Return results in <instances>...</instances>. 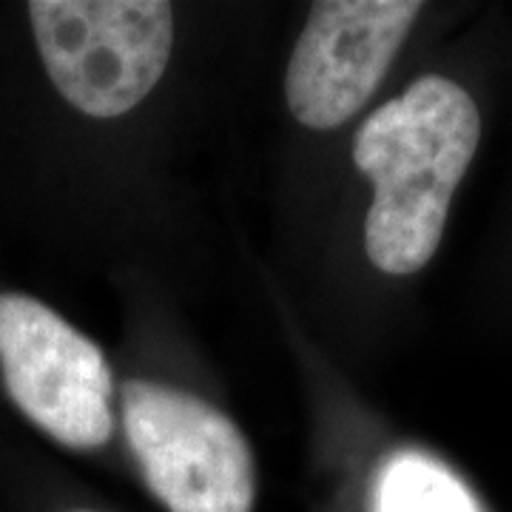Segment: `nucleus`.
I'll return each mask as SVG.
<instances>
[{"label": "nucleus", "mask_w": 512, "mask_h": 512, "mask_svg": "<svg viewBox=\"0 0 512 512\" xmlns=\"http://www.w3.org/2000/svg\"><path fill=\"white\" fill-rule=\"evenodd\" d=\"M478 140L476 100L439 74L419 77L367 117L353 143V163L373 185L365 248L379 271L416 274L436 256Z\"/></svg>", "instance_id": "1"}, {"label": "nucleus", "mask_w": 512, "mask_h": 512, "mask_svg": "<svg viewBox=\"0 0 512 512\" xmlns=\"http://www.w3.org/2000/svg\"><path fill=\"white\" fill-rule=\"evenodd\" d=\"M26 12L52 86L97 120L143 103L171 60L174 9L163 0H32Z\"/></svg>", "instance_id": "2"}, {"label": "nucleus", "mask_w": 512, "mask_h": 512, "mask_svg": "<svg viewBox=\"0 0 512 512\" xmlns=\"http://www.w3.org/2000/svg\"><path fill=\"white\" fill-rule=\"evenodd\" d=\"M123 419L148 487L168 512L254 510V453L217 407L177 387L131 379Z\"/></svg>", "instance_id": "3"}, {"label": "nucleus", "mask_w": 512, "mask_h": 512, "mask_svg": "<svg viewBox=\"0 0 512 512\" xmlns=\"http://www.w3.org/2000/svg\"><path fill=\"white\" fill-rule=\"evenodd\" d=\"M0 376L18 410L57 444L111 439V367L86 333L29 293L0 291Z\"/></svg>", "instance_id": "4"}, {"label": "nucleus", "mask_w": 512, "mask_h": 512, "mask_svg": "<svg viewBox=\"0 0 512 512\" xmlns=\"http://www.w3.org/2000/svg\"><path fill=\"white\" fill-rule=\"evenodd\" d=\"M421 9L419 0L313 3L285 74L293 117L316 131L348 123L382 83Z\"/></svg>", "instance_id": "5"}, {"label": "nucleus", "mask_w": 512, "mask_h": 512, "mask_svg": "<svg viewBox=\"0 0 512 512\" xmlns=\"http://www.w3.org/2000/svg\"><path fill=\"white\" fill-rule=\"evenodd\" d=\"M376 512H481L476 498L450 470L430 458H393L376 487Z\"/></svg>", "instance_id": "6"}, {"label": "nucleus", "mask_w": 512, "mask_h": 512, "mask_svg": "<svg viewBox=\"0 0 512 512\" xmlns=\"http://www.w3.org/2000/svg\"><path fill=\"white\" fill-rule=\"evenodd\" d=\"M66 512H97V510H66Z\"/></svg>", "instance_id": "7"}]
</instances>
